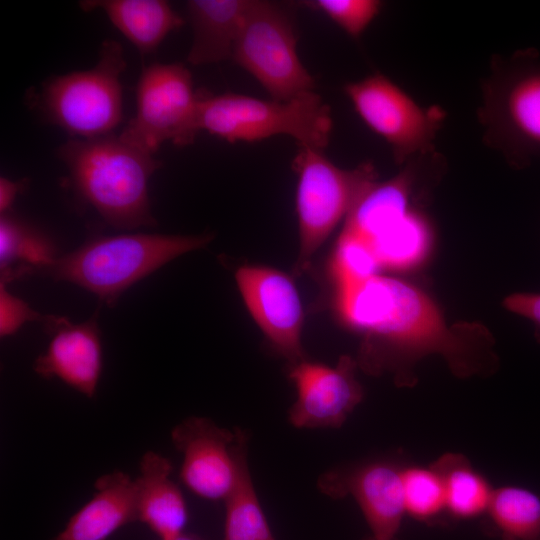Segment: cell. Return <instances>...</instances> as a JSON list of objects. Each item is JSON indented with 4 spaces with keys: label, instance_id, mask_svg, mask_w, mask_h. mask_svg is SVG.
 <instances>
[{
    "label": "cell",
    "instance_id": "1",
    "mask_svg": "<svg viewBox=\"0 0 540 540\" xmlns=\"http://www.w3.org/2000/svg\"><path fill=\"white\" fill-rule=\"evenodd\" d=\"M336 305L346 324L382 341L390 356L409 362L440 353L461 376L482 368L478 352L450 333L433 303L406 282L374 275L339 286Z\"/></svg>",
    "mask_w": 540,
    "mask_h": 540
},
{
    "label": "cell",
    "instance_id": "2",
    "mask_svg": "<svg viewBox=\"0 0 540 540\" xmlns=\"http://www.w3.org/2000/svg\"><path fill=\"white\" fill-rule=\"evenodd\" d=\"M76 193L118 229L154 226L149 181L161 163L113 134L67 141L58 149Z\"/></svg>",
    "mask_w": 540,
    "mask_h": 540
},
{
    "label": "cell",
    "instance_id": "3",
    "mask_svg": "<svg viewBox=\"0 0 540 540\" xmlns=\"http://www.w3.org/2000/svg\"><path fill=\"white\" fill-rule=\"evenodd\" d=\"M477 110L483 142L515 169L540 159V51L494 55Z\"/></svg>",
    "mask_w": 540,
    "mask_h": 540
},
{
    "label": "cell",
    "instance_id": "4",
    "mask_svg": "<svg viewBox=\"0 0 540 540\" xmlns=\"http://www.w3.org/2000/svg\"><path fill=\"white\" fill-rule=\"evenodd\" d=\"M212 238L211 234L96 236L43 269L55 280L78 285L113 306L130 286Z\"/></svg>",
    "mask_w": 540,
    "mask_h": 540
},
{
    "label": "cell",
    "instance_id": "5",
    "mask_svg": "<svg viewBox=\"0 0 540 540\" xmlns=\"http://www.w3.org/2000/svg\"><path fill=\"white\" fill-rule=\"evenodd\" d=\"M200 130L229 143L256 142L288 135L298 145L323 150L333 119L330 107L315 92L289 100L260 99L227 92L201 97Z\"/></svg>",
    "mask_w": 540,
    "mask_h": 540
},
{
    "label": "cell",
    "instance_id": "6",
    "mask_svg": "<svg viewBox=\"0 0 540 540\" xmlns=\"http://www.w3.org/2000/svg\"><path fill=\"white\" fill-rule=\"evenodd\" d=\"M298 146L292 162L298 176L299 254L294 267L296 276L308 270L316 251L340 221L346 219L378 176L370 162L344 169L331 162L323 150Z\"/></svg>",
    "mask_w": 540,
    "mask_h": 540
},
{
    "label": "cell",
    "instance_id": "7",
    "mask_svg": "<svg viewBox=\"0 0 540 540\" xmlns=\"http://www.w3.org/2000/svg\"><path fill=\"white\" fill-rule=\"evenodd\" d=\"M125 67L120 43L106 40L94 67L46 82L39 106L50 122L80 139L110 135L122 119Z\"/></svg>",
    "mask_w": 540,
    "mask_h": 540
},
{
    "label": "cell",
    "instance_id": "8",
    "mask_svg": "<svg viewBox=\"0 0 540 540\" xmlns=\"http://www.w3.org/2000/svg\"><path fill=\"white\" fill-rule=\"evenodd\" d=\"M298 34L281 4L252 0L232 59L272 99L289 100L314 91L315 80L297 52Z\"/></svg>",
    "mask_w": 540,
    "mask_h": 540
},
{
    "label": "cell",
    "instance_id": "9",
    "mask_svg": "<svg viewBox=\"0 0 540 540\" xmlns=\"http://www.w3.org/2000/svg\"><path fill=\"white\" fill-rule=\"evenodd\" d=\"M201 97L182 63L148 65L137 84L135 116L119 136L153 155L166 142L189 145L201 131Z\"/></svg>",
    "mask_w": 540,
    "mask_h": 540
},
{
    "label": "cell",
    "instance_id": "10",
    "mask_svg": "<svg viewBox=\"0 0 540 540\" xmlns=\"http://www.w3.org/2000/svg\"><path fill=\"white\" fill-rule=\"evenodd\" d=\"M344 93L361 120L388 144L397 164L436 151L446 119L441 107L420 105L380 72L345 84Z\"/></svg>",
    "mask_w": 540,
    "mask_h": 540
},
{
    "label": "cell",
    "instance_id": "11",
    "mask_svg": "<svg viewBox=\"0 0 540 540\" xmlns=\"http://www.w3.org/2000/svg\"><path fill=\"white\" fill-rule=\"evenodd\" d=\"M171 441L182 454V483L200 498L224 501L247 457L246 434L222 428L206 417L190 416L173 427Z\"/></svg>",
    "mask_w": 540,
    "mask_h": 540
},
{
    "label": "cell",
    "instance_id": "12",
    "mask_svg": "<svg viewBox=\"0 0 540 540\" xmlns=\"http://www.w3.org/2000/svg\"><path fill=\"white\" fill-rule=\"evenodd\" d=\"M235 279L248 311L273 348L291 364L304 360L303 308L292 278L271 267L243 265Z\"/></svg>",
    "mask_w": 540,
    "mask_h": 540
},
{
    "label": "cell",
    "instance_id": "13",
    "mask_svg": "<svg viewBox=\"0 0 540 540\" xmlns=\"http://www.w3.org/2000/svg\"><path fill=\"white\" fill-rule=\"evenodd\" d=\"M355 361L342 356L336 366L301 360L291 364L289 377L297 398L288 418L297 428H339L363 399L355 377Z\"/></svg>",
    "mask_w": 540,
    "mask_h": 540
},
{
    "label": "cell",
    "instance_id": "14",
    "mask_svg": "<svg viewBox=\"0 0 540 540\" xmlns=\"http://www.w3.org/2000/svg\"><path fill=\"white\" fill-rule=\"evenodd\" d=\"M402 469L390 460H372L320 477L319 488L333 498L352 496L372 536L394 540L405 514Z\"/></svg>",
    "mask_w": 540,
    "mask_h": 540
},
{
    "label": "cell",
    "instance_id": "15",
    "mask_svg": "<svg viewBox=\"0 0 540 540\" xmlns=\"http://www.w3.org/2000/svg\"><path fill=\"white\" fill-rule=\"evenodd\" d=\"M45 330L51 339L34 364V371L45 379L63 383L93 398L101 378L103 357L100 330L93 317L73 324L62 316H48Z\"/></svg>",
    "mask_w": 540,
    "mask_h": 540
},
{
    "label": "cell",
    "instance_id": "16",
    "mask_svg": "<svg viewBox=\"0 0 540 540\" xmlns=\"http://www.w3.org/2000/svg\"><path fill=\"white\" fill-rule=\"evenodd\" d=\"M172 464L154 451L143 454L135 482L137 520L159 540L184 533L189 515L184 496L171 478Z\"/></svg>",
    "mask_w": 540,
    "mask_h": 540
},
{
    "label": "cell",
    "instance_id": "17",
    "mask_svg": "<svg viewBox=\"0 0 540 540\" xmlns=\"http://www.w3.org/2000/svg\"><path fill=\"white\" fill-rule=\"evenodd\" d=\"M95 492L53 540H107L137 520L135 482L115 470L99 477Z\"/></svg>",
    "mask_w": 540,
    "mask_h": 540
},
{
    "label": "cell",
    "instance_id": "18",
    "mask_svg": "<svg viewBox=\"0 0 540 540\" xmlns=\"http://www.w3.org/2000/svg\"><path fill=\"white\" fill-rule=\"evenodd\" d=\"M251 1H188L187 12L193 30L188 62L204 65L232 58Z\"/></svg>",
    "mask_w": 540,
    "mask_h": 540
},
{
    "label": "cell",
    "instance_id": "19",
    "mask_svg": "<svg viewBox=\"0 0 540 540\" xmlns=\"http://www.w3.org/2000/svg\"><path fill=\"white\" fill-rule=\"evenodd\" d=\"M80 6L89 12L102 10L110 22L141 53L153 52L184 19L163 0H86Z\"/></svg>",
    "mask_w": 540,
    "mask_h": 540
},
{
    "label": "cell",
    "instance_id": "20",
    "mask_svg": "<svg viewBox=\"0 0 540 540\" xmlns=\"http://www.w3.org/2000/svg\"><path fill=\"white\" fill-rule=\"evenodd\" d=\"M432 465L442 479L449 517L469 520L486 514L494 488L464 455L445 453Z\"/></svg>",
    "mask_w": 540,
    "mask_h": 540
},
{
    "label": "cell",
    "instance_id": "21",
    "mask_svg": "<svg viewBox=\"0 0 540 540\" xmlns=\"http://www.w3.org/2000/svg\"><path fill=\"white\" fill-rule=\"evenodd\" d=\"M367 241L380 267L407 269L419 263L427 253L430 229L425 217L411 208Z\"/></svg>",
    "mask_w": 540,
    "mask_h": 540
},
{
    "label": "cell",
    "instance_id": "22",
    "mask_svg": "<svg viewBox=\"0 0 540 540\" xmlns=\"http://www.w3.org/2000/svg\"><path fill=\"white\" fill-rule=\"evenodd\" d=\"M486 515L502 540H540V497L527 488H494Z\"/></svg>",
    "mask_w": 540,
    "mask_h": 540
},
{
    "label": "cell",
    "instance_id": "23",
    "mask_svg": "<svg viewBox=\"0 0 540 540\" xmlns=\"http://www.w3.org/2000/svg\"><path fill=\"white\" fill-rule=\"evenodd\" d=\"M58 257L51 239L7 213L0 219V268L43 269L51 265Z\"/></svg>",
    "mask_w": 540,
    "mask_h": 540
},
{
    "label": "cell",
    "instance_id": "24",
    "mask_svg": "<svg viewBox=\"0 0 540 540\" xmlns=\"http://www.w3.org/2000/svg\"><path fill=\"white\" fill-rule=\"evenodd\" d=\"M224 502V540H275L258 499L247 457L242 461L238 480Z\"/></svg>",
    "mask_w": 540,
    "mask_h": 540
},
{
    "label": "cell",
    "instance_id": "25",
    "mask_svg": "<svg viewBox=\"0 0 540 540\" xmlns=\"http://www.w3.org/2000/svg\"><path fill=\"white\" fill-rule=\"evenodd\" d=\"M402 490L405 514L413 519L432 523L446 513L442 479L432 464L403 467Z\"/></svg>",
    "mask_w": 540,
    "mask_h": 540
},
{
    "label": "cell",
    "instance_id": "26",
    "mask_svg": "<svg viewBox=\"0 0 540 540\" xmlns=\"http://www.w3.org/2000/svg\"><path fill=\"white\" fill-rule=\"evenodd\" d=\"M381 268L371 244L342 230L331 260V270L338 287L377 275Z\"/></svg>",
    "mask_w": 540,
    "mask_h": 540
},
{
    "label": "cell",
    "instance_id": "27",
    "mask_svg": "<svg viewBox=\"0 0 540 540\" xmlns=\"http://www.w3.org/2000/svg\"><path fill=\"white\" fill-rule=\"evenodd\" d=\"M306 3L325 14L352 38H359L383 7L379 0H314Z\"/></svg>",
    "mask_w": 540,
    "mask_h": 540
},
{
    "label": "cell",
    "instance_id": "28",
    "mask_svg": "<svg viewBox=\"0 0 540 540\" xmlns=\"http://www.w3.org/2000/svg\"><path fill=\"white\" fill-rule=\"evenodd\" d=\"M5 283L0 285V335L6 337L14 334L27 321H46L43 316L33 310L25 301L12 295Z\"/></svg>",
    "mask_w": 540,
    "mask_h": 540
},
{
    "label": "cell",
    "instance_id": "29",
    "mask_svg": "<svg viewBox=\"0 0 540 540\" xmlns=\"http://www.w3.org/2000/svg\"><path fill=\"white\" fill-rule=\"evenodd\" d=\"M503 303L511 312L533 321L540 327V294L516 293L508 296Z\"/></svg>",
    "mask_w": 540,
    "mask_h": 540
},
{
    "label": "cell",
    "instance_id": "30",
    "mask_svg": "<svg viewBox=\"0 0 540 540\" xmlns=\"http://www.w3.org/2000/svg\"><path fill=\"white\" fill-rule=\"evenodd\" d=\"M24 188V181H12L6 177L0 179V211L7 213L17 196Z\"/></svg>",
    "mask_w": 540,
    "mask_h": 540
},
{
    "label": "cell",
    "instance_id": "31",
    "mask_svg": "<svg viewBox=\"0 0 540 540\" xmlns=\"http://www.w3.org/2000/svg\"><path fill=\"white\" fill-rule=\"evenodd\" d=\"M173 540H204V539H202L198 535L189 534V533L184 532L183 534H181L180 536L176 537Z\"/></svg>",
    "mask_w": 540,
    "mask_h": 540
},
{
    "label": "cell",
    "instance_id": "32",
    "mask_svg": "<svg viewBox=\"0 0 540 540\" xmlns=\"http://www.w3.org/2000/svg\"><path fill=\"white\" fill-rule=\"evenodd\" d=\"M363 540H379V539H377V538H375L374 536L371 535V536H369L367 538H364ZM394 540H399V539L396 538Z\"/></svg>",
    "mask_w": 540,
    "mask_h": 540
}]
</instances>
